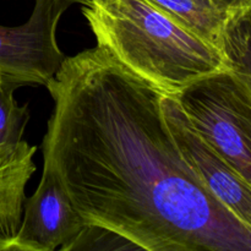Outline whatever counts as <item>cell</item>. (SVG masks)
<instances>
[{"label": "cell", "mask_w": 251, "mask_h": 251, "mask_svg": "<svg viewBox=\"0 0 251 251\" xmlns=\"http://www.w3.org/2000/svg\"><path fill=\"white\" fill-rule=\"evenodd\" d=\"M17 87L19 83L0 75V167L34 172L37 147L22 139L29 120L28 105H19L14 98Z\"/></svg>", "instance_id": "cell-7"}, {"label": "cell", "mask_w": 251, "mask_h": 251, "mask_svg": "<svg viewBox=\"0 0 251 251\" xmlns=\"http://www.w3.org/2000/svg\"><path fill=\"white\" fill-rule=\"evenodd\" d=\"M82 14L97 46L166 95L229 69L218 47L149 0H87Z\"/></svg>", "instance_id": "cell-2"}, {"label": "cell", "mask_w": 251, "mask_h": 251, "mask_svg": "<svg viewBox=\"0 0 251 251\" xmlns=\"http://www.w3.org/2000/svg\"><path fill=\"white\" fill-rule=\"evenodd\" d=\"M220 48L232 70L251 92V6L232 12L223 26Z\"/></svg>", "instance_id": "cell-9"}, {"label": "cell", "mask_w": 251, "mask_h": 251, "mask_svg": "<svg viewBox=\"0 0 251 251\" xmlns=\"http://www.w3.org/2000/svg\"><path fill=\"white\" fill-rule=\"evenodd\" d=\"M163 110L169 130L189 166L215 198L251 228L250 184L196 131L174 96L164 95Z\"/></svg>", "instance_id": "cell-6"}, {"label": "cell", "mask_w": 251, "mask_h": 251, "mask_svg": "<svg viewBox=\"0 0 251 251\" xmlns=\"http://www.w3.org/2000/svg\"><path fill=\"white\" fill-rule=\"evenodd\" d=\"M87 0H36L33 12L21 26L0 25V75L20 86H46L68 56L56 43L61 15L75 2Z\"/></svg>", "instance_id": "cell-4"}, {"label": "cell", "mask_w": 251, "mask_h": 251, "mask_svg": "<svg viewBox=\"0 0 251 251\" xmlns=\"http://www.w3.org/2000/svg\"><path fill=\"white\" fill-rule=\"evenodd\" d=\"M212 2L226 16L232 12L251 6V0H212Z\"/></svg>", "instance_id": "cell-11"}, {"label": "cell", "mask_w": 251, "mask_h": 251, "mask_svg": "<svg viewBox=\"0 0 251 251\" xmlns=\"http://www.w3.org/2000/svg\"><path fill=\"white\" fill-rule=\"evenodd\" d=\"M34 172L0 167V251L19 229L26 200L25 190Z\"/></svg>", "instance_id": "cell-10"}, {"label": "cell", "mask_w": 251, "mask_h": 251, "mask_svg": "<svg viewBox=\"0 0 251 251\" xmlns=\"http://www.w3.org/2000/svg\"><path fill=\"white\" fill-rule=\"evenodd\" d=\"M169 17L220 48L227 19L212 0H149ZM221 49V48H220Z\"/></svg>", "instance_id": "cell-8"}, {"label": "cell", "mask_w": 251, "mask_h": 251, "mask_svg": "<svg viewBox=\"0 0 251 251\" xmlns=\"http://www.w3.org/2000/svg\"><path fill=\"white\" fill-rule=\"evenodd\" d=\"M86 227L58 179L43 168L38 188L25 200L19 229L1 251L71 250Z\"/></svg>", "instance_id": "cell-5"}, {"label": "cell", "mask_w": 251, "mask_h": 251, "mask_svg": "<svg viewBox=\"0 0 251 251\" xmlns=\"http://www.w3.org/2000/svg\"><path fill=\"white\" fill-rule=\"evenodd\" d=\"M46 87L43 168L86 225L147 251H251V228L181 154L166 93L100 46L68 56Z\"/></svg>", "instance_id": "cell-1"}, {"label": "cell", "mask_w": 251, "mask_h": 251, "mask_svg": "<svg viewBox=\"0 0 251 251\" xmlns=\"http://www.w3.org/2000/svg\"><path fill=\"white\" fill-rule=\"evenodd\" d=\"M196 131L251 185V92L232 70L174 95Z\"/></svg>", "instance_id": "cell-3"}]
</instances>
